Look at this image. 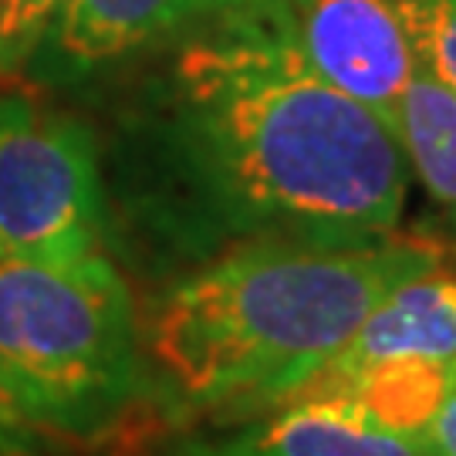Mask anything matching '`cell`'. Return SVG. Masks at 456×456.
<instances>
[{
	"mask_svg": "<svg viewBox=\"0 0 456 456\" xmlns=\"http://www.w3.org/2000/svg\"><path fill=\"white\" fill-rule=\"evenodd\" d=\"M31 450V443L20 436V429L14 426V419L7 416V409L0 403V456H24Z\"/></svg>",
	"mask_w": 456,
	"mask_h": 456,
	"instance_id": "obj_13",
	"label": "cell"
},
{
	"mask_svg": "<svg viewBox=\"0 0 456 456\" xmlns=\"http://www.w3.org/2000/svg\"><path fill=\"white\" fill-rule=\"evenodd\" d=\"M423 436L433 456H456V372L450 375V382L440 395V406L433 412Z\"/></svg>",
	"mask_w": 456,
	"mask_h": 456,
	"instance_id": "obj_12",
	"label": "cell"
},
{
	"mask_svg": "<svg viewBox=\"0 0 456 456\" xmlns=\"http://www.w3.org/2000/svg\"><path fill=\"white\" fill-rule=\"evenodd\" d=\"M220 456H433L426 436L379 423L342 395H294L224 440Z\"/></svg>",
	"mask_w": 456,
	"mask_h": 456,
	"instance_id": "obj_6",
	"label": "cell"
},
{
	"mask_svg": "<svg viewBox=\"0 0 456 456\" xmlns=\"http://www.w3.org/2000/svg\"><path fill=\"white\" fill-rule=\"evenodd\" d=\"M429 65L456 92V0H429Z\"/></svg>",
	"mask_w": 456,
	"mask_h": 456,
	"instance_id": "obj_11",
	"label": "cell"
},
{
	"mask_svg": "<svg viewBox=\"0 0 456 456\" xmlns=\"http://www.w3.org/2000/svg\"><path fill=\"white\" fill-rule=\"evenodd\" d=\"M224 20L274 37L311 75L386 118L429 61V0H254Z\"/></svg>",
	"mask_w": 456,
	"mask_h": 456,
	"instance_id": "obj_5",
	"label": "cell"
},
{
	"mask_svg": "<svg viewBox=\"0 0 456 456\" xmlns=\"http://www.w3.org/2000/svg\"><path fill=\"white\" fill-rule=\"evenodd\" d=\"M446 220H450V230H453V237H456V207H450V216H446Z\"/></svg>",
	"mask_w": 456,
	"mask_h": 456,
	"instance_id": "obj_15",
	"label": "cell"
},
{
	"mask_svg": "<svg viewBox=\"0 0 456 456\" xmlns=\"http://www.w3.org/2000/svg\"><path fill=\"white\" fill-rule=\"evenodd\" d=\"M254 0H68L61 7V48L95 65L156 41L203 17H230Z\"/></svg>",
	"mask_w": 456,
	"mask_h": 456,
	"instance_id": "obj_8",
	"label": "cell"
},
{
	"mask_svg": "<svg viewBox=\"0 0 456 456\" xmlns=\"http://www.w3.org/2000/svg\"><path fill=\"white\" fill-rule=\"evenodd\" d=\"M0 403L28 443L78 450L126 440L159 406L132 294L105 250L0 261Z\"/></svg>",
	"mask_w": 456,
	"mask_h": 456,
	"instance_id": "obj_3",
	"label": "cell"
},
{
	"mask_svg": "<svg viewBox=\"0 0 456 456\" xmlns=\"http://www.w3.org/2000/svg\"><path fill=\"white\" fill-rule=\"evenodd\" d=\"M156 456H220V453H216L207 440H183V443H176V446H169V450H163V453H156Z\"/></svg>",
	"mask_w": 456,
	"mask_h": 456,
	"instance_id": "obj_14",
	"label": "cell"
},
{
	"mask_svg": "<svg viewBox=\"0 0 456 456\" xmlns=\"http://www.w3.org/2000/svg\"><path fill=\"white\" fill-rule=\"evenodd\" d=\"M220 24L183 51L176 82L186 159L227 247L395 233L412 169L389 118L274 37Z\"/></svg>",
	"mask_w": 456,
	"mask_h": 456,
	"instance_id": "obj_1",
	"label": "cell"
},
{
	"mask_svg": "<svg viewBox=\"0 0 456 456\" xmlns=\"http://www.w3.org/2000/svg\"><path fill=\"white\" fill-rule=\"evenodd\" d=\"M382 362H426L456 369V274L446 271L443 261L395 284L311 382Z\"/></svg>",
	"mask_w": 456,
	"mask_h": 456,
	"instance_id": "obj_7",
	"label": "cell"
},
{
	"mask_svg": "<svg viewBox=\"0 0 456 456\" xmlns=\"http://www.w3.org/2000/svg\"><path fill=\"white\" fill-rule=\"evenodd\" d=\"M440 261V247L399 230L365 244L224 247L142 322L159 399L220 423L257 419L305 389L395 284Z\"/></svg>",
	"mask_w": 456,
	"mask_h": 456,
	"instance_id": "obj_2",
	"label": "cell"
},
{
	"mask_svg": "<svg viewBox=\"0 0 456 456\" xmlns=\"http://www.w3.org/2000/svg\"><path fill=\"white\" fill-rule=\"evenodd\" d=\"M389 122L426 193L446 210L456 207V92L429 61L412 71Z\"/></svg>",
	"mask_w": 456,
	"mask_h": 456,
	"instance_id": "obj_9",
	"label": "cell"
},
{
	"mask_svg": "<svg viewBox=\"0 0 456 456\" xmlns=\"http://www.w3.org/2000/svg\"><path fill=\"white\" fill-rule=\"evenodd\" d=\"M95 139L31 98H0V261H75L102 250Z\"/></svg>",
	"mask_w": 456,
	"mask_h": 456,
	"instance_id": "obj_4",
	"label": "cell"
},
{
	"mask_svg": "<svg viewBox=\"0 0 456 456\" xmlns=\"http://www.w3.org/2000/svg\"><path fill=\"white\" fill-rule=\"evenodd\" d=\"M65 4L68 0H0V61H24Z\"/></svg>",
	"mask_w": 456,
	"mask_h": 456,
	"instance_id": "obj_10",
	"label": "cell"
}]
</instances>
